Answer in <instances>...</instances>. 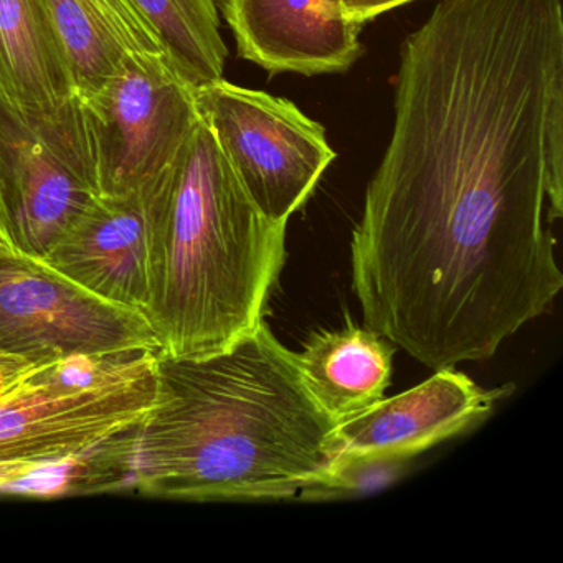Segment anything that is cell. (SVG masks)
I'll use <instances>...</instances> for the list:
<instances>
[{"mask_svg":"<svg viewBox=\"0 0 563 563\" xmlns=\"http://www.w3.org/2000/svg\"><path fill=\"white\" fill-rule=\"evenodd\" d=\"M41 467L21 466V464H0V487H11L12 484L37 473Z\"/></svg>","mask_w":563,"mask_h":563,"instance_id":"obj_19","label":"cell"},{"mask_svg":"<svg viewBox=\"0 0 563 563\" xmlns=\"http://www.w3.org/2000/svg\"><path fill=\"white\" fill-rule=\"evenodd\" d=\"M60 42L78 98L91 97L133 54H164L131 0H41Z\"/></svg>","mask_w":563,"mask_h":563,"instance_id":"obj_13","label":"cell"},{"mask_svg":"<svg viewBox=\"0 0 563 563\" xmlns=\"http://www.w3.org/2000/svg\"><path fill=\"white\" fill-rule=\"evenodd\" d=\"M512 390L514 385L483 388L464 372L440 368L418 387L384 397L357 417L341 421L332 434V460L349 454L417 457L479 427Z\"/></svg>","mask_w":563,"mask_h":563,"instance_id":"obj_11","label":"cell"},{"mask_svg":"<svg viewBox=\"0 0 563 563\" xmlns=\"http://www.w3.org/2000/svg\"><path fill=\"white\" fill-rule=\"evenodd\" d=\"M415 457L398 454H349L332 460L328 474L298 494L299 503L368 496L410 473Z\"/></svg>","mask_w":563,"mask_h":563,"instance_id":"obj_16","label":"cell"},{"mask_svg":"<svg viewBox=\"0 0 563 563\" xmlns=\"http://www.w3.org/2000/svg\"><path fill=\"white\" fill-rule=\"evenodd\" d=\"M140 349L161 352L146 316L0 245V354L55 364Z\"/></svg>","mask_w":563,"mask_h":563,"instance_id":"obj_7","label":"cell"},{"mask_svg":"<svg viewBox=\"0 0 563 563\" xmlns=\"http://www.w3.org/2000/svg\"><path fill=\"white\" fill-rule=\"evenodd\" d=\"M413 0H344V9L352 21L364 27L385 12L394 11L400 5L410 4Z\"/></svg>","mask_w":563,"mask_h":563,"instance_id":"obj_18","label":"cell"},{"mask_svg":"<svg viewBox=\"0 0 563 563\" xmlns=\"http://www.w3.org/2000/svg\"><path fill=\"white\" fill-rule=\"evenodd\" d=\"M52 364H35L27 358L14 357V355L0 354V397L18 387L25 378L34 375Z\"/></svg>","mask_w":563,"mask_h":563,"instance_id":"obj_17","label":"cell"},{"mask_svg":"<svg viewBox=\"0 0 563 563\" xmlns=\"http://www.w3.org/2000/svg\"><path fill=\"white\" fill-rule=\"evenodd\" d=\"M194 95L200 120L256 209L288 225L335 159L324 128L286 98L223 78L194 88Z\"/></svg>","mask_w":563,"mask_h":563,"instance_id":"obj_6","label":"cell"},{"mask_svg":"<svg viewBox=\"0 0 563 563\" xmlns=\"http://www.w3.org/2000/svg\"><path fill=\"white\" fill-rule=\"evenodd\" d=\"M159 351L55 362L0 397V464L45 467L91 456L143 423Z\"/></svg>","mask_w":563,"mask_h":563,"instance_id":"obj_4","label":"cell"},{"mask_svg":"<svg viewBox=\"0 0 563 563\" xmlns=\"http://www.w3.org/2000/svg\"><path fill=\"white\" fill-rule=\"evenodd\" d=\"M98 197L0 97V233L15 252L44 258Z\"/></svg>","mask_w":563,"mask_h":563,"instance_id":"obj_9","label":"cell"},{"mask_svg":"<svg viewBox=\"0 0 563 563\" xmlns=\"http://www.w3.org/2000/svg\"><path fill=\"white\" fill-rule=\"evenodd\" d=\"M159 38L177 74L200 87L223 78L229 48L220 34L219 0H131Z\"/></svg>","mask_w":563,"mask_h":563,"instance_id":"obj_15","label":"cell"},{"mask_svg":"<svg viewBox=\"0 0 563 563\" xmlns=\"http://www.w3.org/2000/svg\"><path fill=\"white\" fill-rule=\"evenodd\" d=\"M0 97L97 190L81 100L41 0H0Z\"/></svg>","mask_w":563,"mask_h":563,"instance_id":"obj_8","label":"cell"},{"mask_svg":"<svg viewBox=\"0 0 563 563\" xmlns=\"http://www.w3.org/2000/svg\"><path fill=\"white\" fill-rule=\"evenodd\" d=\"M2 243H8V242H5L4 236H2V233H0V245H2Z\"/></svg>","mask_w":563,"mask_h":563,"instance_id":"obj_20","label":"cell"},{"mask_svg":"<svg viewBox=\"0 0 563 563\" xmlns=\"http://www.w3.org/2000/svg\"><path fill=\"white\" fill-rule=\"evenodd\" d=\"M81 111L101 197L146 194L200 120L192 85L166 54L128 55L100 90L81 100Z\"/></svg>","mask_w":563,"mask_h":563,"instance_id":"obj_5","label":"cell"},{"mask_svg":"<svg viewBox=\"0 0 563 563\" xmlns=\"http://www.w3.org/2000/svg\"><path fill=\"white\" fill-rule=\"evenodd\" d=\"M236 52L268 75L345 74L364 54L344 0H219Z\"/></svg>","mask_w":563,"mask_h":563,"instance_id":"obj_10","label":"cell"},{"mask_svg":"<svg viewBox=\"0 0 563 563\" xmlns=\"http://www.w3.org/2000/svg\"><path fill=\"white\" fill-rule=\"evenodd\" d=\"M347 324L309 335L295 352L306 387L319 407L341 421L357 417L385 397L391 382L394 347L371 328Z\"/></svg>","mask_w":563,"mask_h":563,"instance_id":"obj_14","label":"cell"},{"mask_svg":"<svg viewBox=\"0 0 563 563\" xmlns=\"http://www.w3.org/2000/svg\"><path fill=\"white\" fill-rule=\"evenodd\" d=\"M146 210L144 316L161 354L206 357L232 347L265 319L288 225L256 209L202 120L147 190Z\"/></svg>","mask_w":563,"mask_h":563,"instance_id":"obj_3","label":"cell"},{"mask_svg":"<svg viewBox=\"0 0 563 563\" xmlns=\"http://www.w3.org/2000/svg\"><path fill=\"white\" fill-rule=\"evenodd\" d=\"M394 111L352 289L420 364L487 361L563 288L562 2L441 0L401 42Z\"/></svg>","mask_w":563,"mask_h":563,"instance_id":"obj_1","label":"cell"},{"mask_svg":"<svg viewBox=\"0 0 563 563\" xmlns=\"http://www.w3.org/2000/svg\"><path fill=\"white\" fill-rule=\"evenodd\" d=\"M130 483L190 500H288L332 463V420L265 319L219 354L157 355Z\"/></svg>","mask_w":563,"mask_h":563,"instance_id":"obj_2","label":"cell"},{"mask_svg":"<svg viewBox=\"0 0 563 563\" xmlns=\"http://www.w3.org/2000/svg\"><path fill=\"white\" fill-rule=\"evenodd\" d=\"M41 260L93 295L144 314L150 298L146 194L95 197Z\"/></svg>","mask_w":563,"mask_h":563,"instance_id":"obj_12","label":"cell"}]
</instances>
